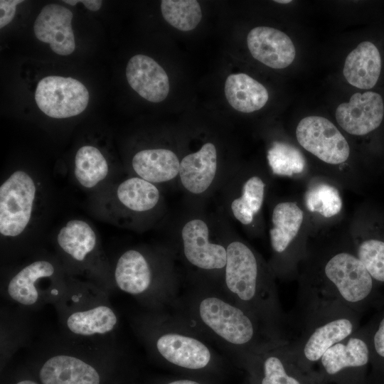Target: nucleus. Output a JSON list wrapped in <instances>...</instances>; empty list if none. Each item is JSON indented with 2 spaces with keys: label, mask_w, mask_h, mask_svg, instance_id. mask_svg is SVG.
I'll list each match as a JSON object with an SVG mask.
<instances>
[{
  "label": "nucleus",
  "mask_w": 384,
  "mask_h": 384,
  "mask_svg": "<svg viewBox=\"0 0 384 384\" xmlns=\"http://www.w3.org/2000/svg\"><path fill=\"white\" fill-rule=\"evenodd\" d=\"M248 384H329L317 370H304L292 353L289 341L243 353Z\"/></svg>",
  "instance_id": "nucleus-5"
},
{
  "label": "nucleus",
  "mask_w": 384,
  "mask_h": 384,
  "mask_svg": "<svg viewBox=\"0 0 384 384\" xmlns=\"http://www.w3.org/2000/svg\"><path fill=\"white\" fill-rule=\"evenodd\" d=\"M161 11L166 21L181 31L193 30L202 18L201 6L196 0H163Z\"/></svg>",
  "instance_id": "nucleus-32"
},
{
  "label": "nucleus",
  "mask_w": 384,
  "mask_h": 384,
  "mask_svg": "<svg viewBox=\"0 0 384 384\" xmlns=\"http://www.w3.org/2000/svg\"><path fill=\"white\" fill-rule=\"evenodd\" d=\"M56 242L67 257L79 264L95 257L100 247L97 230L90 223L82 219L66 222L57 233Z\"/></svg>",
  "instance_id": "nucleus-20"
},
{
  "label": "nucleus",
  "mask_w": 384,
  "mask_h": 384,
  "mask_svg": "<svg viewBox=\"0 0 384 384\" xmlns=\"http://www.w3.org/2000/svg\"><path fill=\"white\" fill-rule=\"evenodd\" d=\"M114 277L122 291L133 295L142 294L151 284L152 270L146 257L139 250L131 249L119 257Z\"/></svg>",
  "instance_id": "nucleus-24"
},
{
  "label": "nucleus",
  "mask_w": 384,
  "mask_h": 384,
  "mask_svg": "<svg viewBox=\"0 0 384 384\" xmlns=\"http://www.w3.org/2000/svg\"><path fill=\"white\" fill-rule=\"evenodd\" d=\"M42 384H100L97 370L83 360L69 355H56L41 366Z\"/></svg>",
  "instance_id": "nucleus-22"
},
{
  "label": "nucleus",
  "mask_w": 384,
  "mask_h": 384,
  "mask_svg": "<svg viewBox=\"0 0 384 384\" xmlns=\"http://www.w3.org/2000/svg\"><path fill=\"white\" fill-rule=\"evenodd\" d=\"M126 77L130 87L149 102H160L168 96L169 80L166 71L147 55L132 57L127 65Z\"/></svg>",
  "instance_id": "nucleus-18"
},
{
  "label": "nucleus",
  "mask_w": 384,
  "mask_h": 384,
  "mask_svg": "<svg viewBox=\"0 0 384 384\" xmlns=\"http://www.w3.org/2000/svg\"><path fill=\"white\" fill-rule=\"evenodd\" d=\"M225 282L242 307L277 334L284 333L287 319L283 314L272 277L258 255L241 241L226 247Z\"/></svg>",
  "instance_id": "nucleus-3"
},
{
  "label": "nucleus",
  "mask_w": 384,
  "mask_h": 384,
  "mask_svg": "<svg viewBox=\"0 0 384 384\" xmlns=\"http://www.w3.org/2000/svg\"><path fill=\"white\" fill-rule=\"evenodd\" d=\"M367 384H377V383H367Z\"/></svg>",
  "instance_id": "nucleus-39"
},
{
  "label": "nucleus",
  "mask_w": 384,
  "mask_h": 384,
  "mask_svg": "<svg viewBox=\"0 0 384 384\" xmlns=\"http://www.w3.org/2000/svg\"><path fill=\"white\" fill-rule=\"evenodd\" d=\"M132 168L137 176L156 184L169 181L178 175L180 161L170 149H146L134 155Z\"/></svg>",
  "instance_id": "nucleus-23"
},
{
  "label": "nucleus",
  "mask_w": 384,
  "mask_h": 384,
  "mask_svg": "<svg viewBox=\"0 0 384 384\" xmlns=\"http://www.w3.org/2000/svg\"><path fill=\"white\" fill-rule=\"evenodd\" d=\"M296 138L304 149L329 165H342L349 158L351 150L346 139L325 117L303 118L297 127Z\"/></svg>",
  "instance_id": "nucleus-10"
},
{
  "label": "nucleus",
  "mask_w": 384,
  "mask_h": 384,
  "mask_svg": "<svg viewBox=\"0 0 384 384\" xmlns=\"http://www.w3.org/2000/svg\"><path fill=\"white\" fill-rule=\"evenodd\" d=\"M304 221V210L294 201L280 202L273 208L270 245L283 274H297L299 263L305 257L306 247L299 242Z\"/></svg>",
  "instance_id": "nucleus-9"
},
{
  "label": "nucleus",
  "mask_w": 384,
  "mask_h": 384,
  "mask_svg": "<svg viewBox=\"0 0 384 384\" xmlns=\"http://www.w3.org/2000/svg\"><path fill=\"white\" fill-rule=\"evenodd\" d=\"M72 19L70 9L57 4H47L35 21V36L40 41L49 43L56 54L70 55L75 48Z\"/></svg>",
  "instance_id": "nucleus-16"
},
{
  "label": "nucleus",
  "mask_w": 384,
  "mask_h": 384,
  "mask_svg": "<svg viewBox=\"0 0 384 384\" xmlns=\"http://www.w3.org/2000/svg\"><path fill=\"white\" fill-rule=\"evenodd\" d=\"M267 160L273 174L295 176L306 169L304 154L296 146L283 142H274L267 151Z\"/></svg>",
  "instance_id": "nucleus-31"
},
{
  "label": "nucleus",
  "mask_w": 384,
  "mask_h": 384,
  "mask_svg": "<svg viewBox=\"0 0 384 384\" xmlns=\"http://www.w3.org/2000/svg\"><path fill=\"white\" fill-rule=\"evenodd\" d=\"M294 327L297 331L289 345L299 365L317 370L324 353L359 329L360 313L343 302L299 290Z\"/></svg>",
  "instance_id": "nucleus-2"
},
{
  "label": "nucleus",
  "mask_w": 384,
  "mask_h": 384,
  "mask_svg": "<svg viewBox=\"0 0 384 384\" xmlns=\"http://www.w3.org/2000/svg\"><path fill=\"white\" fill-rule=\"evenodd\" d=\"M370 348L371 374L367 383L384 384V311L364 328Z\"/></svg>",
  "instance_id": "nucleus-33"
},
{
  "label": "nucleus",
  "mask_w": 384,
  "mask_h": 384,
  "mask_svg": "<svg viewBox=\"0 0 384 384\" xmlns=\"http://www.w3.org/2000/svg\"><path fill=\"white\" fill-rule=\"evenodd\" d=\"M55 273V267L50 261L38 260L32 262L21 268L9 280L7 286L9 296L22 305L31 306L38 299V282L51 277Z\"/></svg>",
  "instance_id": "nucleus-26"
},
{
  "label": "nucleus",
  "mask_w": 384,
  "mask_h": 384,
  "mask_svg": "<svg viewBox=\"0 0 384 384\" xmlns=\"http://www.w3.org/2000/svg\"><path fill=\"white\" fill-rule=\"evenodd\" d=\"M370 348L364 328L329 348L316 370L329 384H367Z\"/></svg>",
  "instance_id": "nucleus-8"
},
{
  "label": "nucleus",
  "mask_w": 384,
  "mask_h": 384,
  "mask_svg": "<svg viewBox=\"0 0 384 384\" xmlns=\"http://www.w3.org/2000/svg\"><path fill=\"white\" fill-rule=\"evenodd\" d=\"M303 261L299 289L337 299L358 313L370 302L375 282L353 244L307 250Z\"/></svg>",
  "instance_id": "nucleus-1"
},
{
  "label": "nucleus",
  "mask_w": 384,
  "mask_h": 384,
  "mask_svg": "<svg viewBox=\"0 0 384 384\" xmlns=\"http://www.w3.org/2000/svg\"><path fill=\"white\" fill-rule=\"evenodd\" d=\"M247 44L255 59L272 68H285L295 58L296 50L291 38L272 27L252 28L247 35Z\"/></svg>",
  "instance_id": "nucleus-17"
},
{
  "label": "nucleus",
  "mask_w": 384,
  "mask_h": 384,
  "mask_svg": "<svg viewBox=\"0 0 384 384\" xmlns=\"http://www.w3.org/2000/svg\"><path fill=\"white\" fill-rule=\"evenodd\" d=\"M306 209L324 220L333 219L343 208V201L338 188L326 180H314L309 183L304 196Z\"/></svg>",
  "instance_id": "nucleus-28"
},
{
  "label": "nucleus",
  "mask_w": 384,
  "mask_h": 384,
  "mask_svg": "<svg viewBox=\"0 0 384 384\" xmlns=\"http://www.w3.org/2000/svg\"><path fill=\"white\" fill-rule=\"evenodd\" d=\"M338 125L354 136H366L378 129L384 120V100L380 93L356 92L348 102L340 104L335 112Z\"/></svg>",
  "instance_id": "nucleus-12"
},
{
  "label": "nucleus",
  "mask_w": 384,
  "mask_h": 384,
  "mask_svg": "<svg viewBox=\"0 0 384 384\" xmlns=\"http://www.w3.org/2000/svg\"><path fill=\"white\" fill-rule=\"evenodd\" d=\"M156 348L167 363L180 370L203 371L212 365L213 356L208 347L191 336L165 333L156 339Z\"/></svg>",
  "instance_id": "nucleus-13"
},
{
  "label": "nucleus",
  "mask_w": 384,
  "mask_h": 384,
  "mask_svg": "<svg viewBox=\"0 0 384 384\" xmlns=\"http://www.w3.org/2000/svg\"><path fill=\"white\" fill-rule=\"evenodd\" d=\"M274 2L279 3V4H289L292 2L291 0H276L274 1Z\"/></svg>",
  "instance_id": "nucleus-38"
},
{
  "label": "nucleus",
  "mask_w": 384,
  "mask_h": 384,
  "mask_svg": "<svg viewBox=\"0 0 384 384\" xmlns=\"http://www.w3.org/2000/svg\"><path fill=\"white\" fill-rule=\"evenodd\" d=\"M183 250L192 265L204 270L225 268L227 250L220 244L209 240V229L201 219L188 221L181 230Z\"/></svg>",
  "instance_id": "nucleus-15"
},
{
  "label": "nucleus",
  "mask_w": 384,
  "mask_h": 384,
  "mask_svg": "<svg viewBox=\"0 0 384 384\" xmlns=\"http://www.w3.org/2000/svg\"><path fill=\"white\" fill-rule=\"evenodd\" d=\"M266 185L263 179L257 175L248 178L244 183L241 196L231 203V210L235 218L244 225H250L255 216L262 208Z\"/></svg>",
  "instance_id": "nucleus-30"
},
{
  "label": "nucleus",
  "mask_w": 384,
  "mask_h": 384,
  "mask_svg": "<svg viewBox=\"0 0 384 384\" xmlns=\"http://www.w3.org/2000/svg\"><path fill=\"white\" fill-rule=\"evenodd\" d=\"M110 174V164L98 148L84 145L77 151L73 176L82 188L87 190L98 188Z\"/></svg>",
  "instance_id": "nucleus-27"
},
{
  "label": "nucleus",
  "mask_w": 384,
  "mask_h": 384,
  "mask_svg": "<svg viewBox=\"0 0 384 384\" xmlns=\"http://www.w3.org/2000/svg\"><path fill=\"white\" fill-rule=\"evenodd\" d=\"M198 315L205 326L222 340L243 348V353L287 341L242 306L215 296L200 300Z\"/></svg>",
  "instance_id": "nucleus-4"
},
{
  "label": "nucleus",
  "mask_w": 384,
  "mask_h": 384,
  "mask_svg": "<svg viewBox=\"0 0 384 384\" xmlns=\"http://www.w3.org/2000/svg\"><path fill=\"white\" fill-rule=\"evenodd\" d=\"M117 323L114 311L105 305L71 314L66 321L68 329L80 336L105 334L112 331Z\"/></svg>",
  "instance_id": "nucleus-29"
},
{
  "label": "nucleus",
  "mask_w": 384,
  "mask_h": 384,
  "mask_svg": "<svg viewBox=\"0 0 384 384\" xmlns=\"http://www.w3.org/2000/svg\"><path fill=\"white\" fill-rule=\"evenodd\" d=\"M383 68L380 49L371 41L360 43L346 57L343 75L351 85L369 90L378 82Z\"/></svg>",
  "instance_id": "nucleus-19"
},
{
  "label": "nucleus",
  "mask_w": 384,
  "mask_h": 384,
  "mask_svg": "<svg viewBox=\"0 0 384 384\" xmlns=\"http://www.w3.org/2000/svg\"><path fill=\"white\" fill-rule=\"evenodd\" d=\"M165 384H208L203 380L192 378H176L166 382Z\"/></svg>",
  "instance_id": "nucleus-36"
},
{
  "label": "nucleus",
  "mask_w": 384,
  "mask_h": 384,
  "mask_svg": "<svg viewBox=\"0 0 384 384\" xmlns=\"http://www.w3.org/2000/svg\"><path fill=\"white\" fill-rule=\"evenodd\" d=\"M352 244L373 280L384 284V215L375 210L368 212Z\"/></svg>",
  "instance_id": "nucleus-14"
},
{
  "label": "nucleus",
  "mask_w": 384,
  "mask_h": 384,
  "mask_svg": "<svg viewBox=\"0 0 384 384\" xmlns=\"http://www.w3.org/2000/svg\"><path fill=\"white\" fill-rule=\"evenodd\" d=\"M224 90L230 105L244 113L260 110L269 98L268 92L262 84L242 73L230 75Z\"/></svg>",
  "instance_id": "nucleus-25"
},
{
  "label": "nucleus",
  "mask_w": 384,
  "mask_h": 384,
  "mask_svg": "<svg viewBox=\"0 0 384 384\" xmlns=\"http://www.w3.org/2000/svg\"><path fill=\"white\" fill-rule=\"evenodd\" d=\"M23 2L21 0H1L0 1V28L9 24L14 18L16 6Z\"/></svg>",
  "instance_id": "nucleus-34"
},
{
  "label": "nucleus",
  "mask_w": 384,
  "mask_h": 384,
  "mask_svg": "<svg viewBox=\"0 0 384 384\" xmlns=\"http://www.w3.org/2000/svg\"><path fill=\"white\" fill-rule=\"evenodd\" d=\"M35 100L47 116L68 118L80 114L86 109L89 92L81 82L73 78L47 76L38 82Z\"/></svg>",
  "instance_id": "nucleus-11"
},
{
  "label": "nucleus",
  "mask_w": 384,
  "mask_h": 384,
  "mask_svg": "<svg viewBox=\"0 0 384 384\" xmlns=\"http://www.w3.org/2000/svg\"><path fill=\"white\" fill-rule=\"evenodd\" d=\"M159 200L156 185L135 176L101 191L95 196L92 209L102 219L119 225L130 215L151 212Z\"/></svg>",
  "instance_id": "nucleus-7"
},
{
  "label": "nucleus",
  "mask_w": 384,
  "mask_h": 384,
  "mask_svg": "<svg viewBox=\"0 0 384 384\" xmlns=\"http://www.w3.org/2000/svg\"><path fill=\"white\" fill-rule=\"evenodd\" d=\"M217 151L213 144L207 142L201 148L185 156L180 161L181 184L191 193L201 194L212 184L217 171Z\"/></svg>",
  "instance_id": "nucleus-21"
},
{
  "label": "nucleus",
  "mask_w": 384,
  "mask_h": 384,
  "mask_svg": "<svg viewBox=\"0 0 384 384\" xmlns=\"http://www.w3.org/2000/svg\"><path fill=\"white\" fill-rule=\"evenodd\" d=\"M16 384H38V383L31 380H23L18 381Z\"/></svg>",
  "instance_id": "nucleus-37"
},
{
  "label": "nucleus",
  "mask_w": 384,
  "mask_h": 384,
  "mask_svg": "<svg viewBox=\"0 0 384 384\" xmlns=\"http://www.w3.org/2000/svg\"><path fill=\"white\" fill-rule=\"evenodd\" d=\"M40 184L23 170L11 173L0 186V234L22 235L32 223L41 202Z\"/></svg>",
  "instance_id": "nucleus-6"
},
{
  "label": "nucleus",
  "mask_w": 384,
  "mask_h": 384,
  "mask_svg": "<svg viewBox=\"0 0 384 384\" xmlns=\"http://www.w3.org/2000/svg\"><path fill=\"white\" fill-rule=\"evenodd\" d=\"M63 1L71 6H75L78 3L81 2L87 9L92 11H96L99 10L102 3L101 0H64Z\"/></svg>",
  "instance_id": "nucleus-35"
}]
</instances>
